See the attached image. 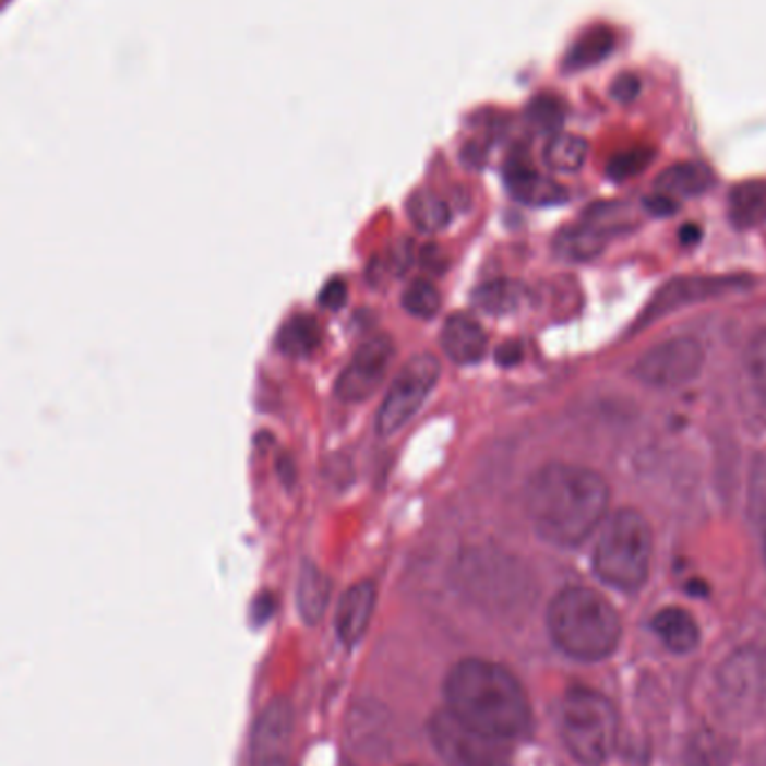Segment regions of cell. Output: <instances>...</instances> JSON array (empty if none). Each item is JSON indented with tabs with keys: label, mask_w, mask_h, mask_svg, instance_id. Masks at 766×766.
<instances>
[{
	"label": "cell",
	"mask_w": 766,
	"mask_h": 766,
	"mask_svg": "<svg viewBox=\"0 0 766 766\" xmlns=\"http://www.w3.org/2000/svg\"><path fill=\"white\" fill-rule=\"evenodd\" d=\"M446 710L468 729L514 742L531 731V706L520 681L504 666L464 659L446 677Z\"/></svg>",
	"instance_id": "obj_2"
},
{
	"label": "cell",
	"mask_w": 766,
	"mask_h": 766,
	"mask_svg": "<svg viewBox=\"0 0 766 766\" xmlns=\"http://www.w3.org/2000/svg\"><path fill=\"white\" fill-rule=\"evenodd\" d=\"M653 157H655V151L648 146H636V148L623 151L610 159L608 176L617 182L630 180V178L642 173V170H646L650 166Z\"/></svg>",
	"instance_id": "obj_25"
},
{
	"label": "cell",
	"mask_w": 766,
	"mask_h": 766,
	"mask_svg": "<svg viewBox=\"0 0 766 766\" xmlns=\"http://www.w3.org/2000/svg\"><path fill=\"white\" fill-rule=\"evenodd\" d=\"M442 350L457 366L478 363L487 355V334L471 316H448L442 327Z\"/></svg>",
	"instance_id": "obj_12"
},
{
	"label": "cell",
	"mask_w": 766,
	"mask_h": 766,
	"mask_svg": "<svg viewBox=\"0 0 766 766\" xmlns=\"http://www.w3.org/2000/svg\"><path fill=\"white\" fill-rule=\"evenodd\" d=\"M523 301V289L518 283L493 280L474 291V303L487 314L502 316L516 312Z\"/></svg>",
	"instance_id": "obj_23"
},
{
	"label": "cell",
	"mask_w": 766,
	"mask_h": 766,
	"mask_svg": "<svg viewBox=\"0 0 766 766\" xmlns=\"http://www.w3.org/2000/svg\"><path fill=\"white\" fill-rule=\"evenodd\" d=\"M291 744V708L274 699L261 715L253 735V766H287Z\"/></svg>",
	"instance_id": "obj_10"
},
{
	"label": "cell",
	"mask_w": 766,
	"mask_h": 766,
	"mask_svg": "<svg viewBox=\"0 0 766 766\" xmlns=\"http://www.w3.org/2000/svg\"><path fill=\"white\" fill-rule=\"evenodd\" d=\"M638 95H642V79L634 72H621L610 85V97L623 106L632 104Z\"/></svg>",
	"instance_id": "obj_28"
},
{
	"label": "cell",
	"mask_w": 766,
	"mask_h": 766,
	"mask_svg": "<svg viewBox=\"0 0 766 766\" xmlns=\"http://www.w3.org/2000/svg\"><path fill=\"white\" fill-rule=\"evenodd\" d=\"M506 187L514 193V198L527 204H553L565 195L556 182L540 178L525 161H511L506 166Z\"/></svg>",
	"instance_id": "obj_14"
},
{
	"label": "cell",
	"mask_w": 766,
	"mask_h": 766,
	"mask_svg": "<svg viewBox=\"0 0 766 766\" xmlns=\"http://www.w3.org/2000/svg\"><path fill=\"white\" fill-rule=\"evenodd\" d=\"M606 227L596 223L594 218L585 220L583 225H576L574 229H567L559 236V251L567 259L574 261H587L591 255L599 253L606 244Z\"/></svg>",
	"instance_id": "obj_19"
},
{
	"label": "cell",
	"mask_w": 766,
	"mask_h": 766,
	"mask_svg": "<svg viewBox=\"0 0 766 766\" xmlns=\"http://www.w3.org/2000/svg\"><path fill=\"white\" fill-rule=\"evenodd\" d=\"M395 359V344L388 334H374L355 352L336 379V397L346 404L370 399L388 374Z\"/></svg>",
	"instance_id": "obj_8"
},
{
	"label": "cell",
	"mask_w": 766,
	"mask_h": 766,
	"mask_svg": "<svg viewBox=\"0 0 766 766\" xmlns=\"http://www.w3.org/2000/svg\"><path fill=\"white\" fill-rule=\"evenodd\" d=\"M655 634L672 653H691L699 644V625L691 612L681 608H666L653 619Z\"/></svg>",
	"instance_id": "obj_13"
},
{
	"label": "cell",
	"mask_w": 766,
	"mask_h": 766,
	"mask_svg": "<svg viewBox=\"0 0 766 766\" xmlns=\"http://www.w3.org/2000/svg\"><path fill=\"white\" fill-rule=\"evenodd\" d=\"M764 559H766V518H764Z\"/></svg>",
	"instance_id": "obj_31"
},
{
	"label": "cell",
	"mask_w": 766,
	"mask_h": 766,
	"mask_svg": "<svg viewBox=\"0 0 766 766\" xmlns=\"http://www.w3.org/2000/svg\"><path fill=\"white\" fill-rule=\"evenodd\" d=\"M587 151L589 146L583 137L559 133L547 142L542 155H544V164L551 170H559V173H576L587 159Z\"/></svg>",
	"instance_id": "obj_21"
},
{
	"label": "cell",
	"mask_w": 766,
	"mask_h": 766,
	"mask_svg": "<svg viewBox=\"0 0 766 766\" xmlns=\"http://www.w3.org/2000/svg\"><path fill=\"white\" fill-rule=\"evenodd\" d=\"M346 296H348V289H346V283L340 280V278H334L330 280L323 289H321V306L327 308V310H338L340 306L346 303Z\"/></svg>",
	"instance_id": "obj_29"
},
{
	"label": "cell",
	"mask_w": 766,
	"mask_h": 766,
	"mask_svg": "<svg viewBox=\"0 0 766 766\" xmlns=\"http://www.w3.org/2000/svg\"><path fill=\"white\" fill-rule=\"evenodd\" d=\"M710 184H713L710 168L699 164V161L674 164V166L666 168L657 180V189L666 198H670V195H684V198L699 195Z\"/></svg>",
	"instance_id": "obj_17"
},
{
	"label": "cell",
	"mask_w": 766,
	"mask_h": 766,
	"mask_svg": "<svg viewBox=\"0 0 766 766\" xmlns=\"http://www.w3.org/2000/svg\"><path fill=\"white\" fill-rule=\"evenodd\" d=\"M525 508L538 538L553 547L572 549L606 523L610 487L594 468L549 462L529 478Z\"/></svg>",
	"instance_id": "obj_1"
},
{
	"label": "cell",
	"mask_w": 766,
	"mask_h": 766,
	"mask_svg": "<svg viewBox=\"0 0 766 766\" xmlns=\"http://www.w3.org/2000/svg\"><path fill=\"white\" fill-rule=\"evenodd\" d=\"M408 218L421 234H435L451 220L448 204L431 191H417L408 200Z\"/></svg>",
	"instance_id": "obj_22"
},
{
	"label": "cell",
	"mask_w": 766,
	"mask_h": 766,
	"mask_svg": "<svg viewBox=\"0 0 766 766\" xmlns=\"http://www.w3.org/2000/svg\"><path fill=\"white\" fill-rule=\"evenodd\" d=\"M619 719L612 702L585 686H574L561 704V733L570 753L587 764H603L617 744Z\"/></svg>",
	"instance_id": "obj_5"
},
{
	"label": "cell",
	"mask_w": 766,
	"mask_h": 766,
	"mask_svg": "<svg viewBox=\"0 0 766 766\" xmlns=\"http://www.w3.org/2000/svg\"><path fill=\"white\" fill-rule=\"evenodd\" d=\"M529 117L542 128H559L565 119V108L553 95H540L531 101Z\"/></svg>",
	"instance_id": "obj_26"
},
{
	"label": "cell",
	"mask_w": 766,
	"mask_h": 766,
	"mask_svg": "<svg viewBox=\"0 0 766 766\" xmlns=\"http://www.w3.org/2000/svg\"><path fill=\"white\" fill-rule=\"evenodd\" d=\"M653 529L634 508H621L601 525L594 547V574L621 591L644 587L653 565Z\"/></svg>",
	"instance_id": "obj_4"
},
{
	"label": "cell",
	"mask_w": 766,
	"mask_h": 766,
	"mask_svg": "<svg viewBox=\"0 0 766 766\" xmlns=\"http://www.w3.org/2000/svg\"><path fill=\"white\" fill-rule=\"evenodd\" d=\"M547 627L556 648L578 661H601L621 642L619 612L603 594L589 587H567L553 596Z\"/></svg>",
	"instance_id": "obj_3"
},
{
	"label": "cell",
	"mask_w": 766,
	"mask_h": 766,
	"mask_svg": "<svg viewBox=\"0 0 766 766\" xmlns=\"http://www.w3.org/2000/svg\"><path fill=\"white\" fill-rule=\"evenodd\" d=\"M402 306L408 314L419 316V319H431L438 314V310L442 308V296L438 291V287L429 280H417L412 283L402 298Z\"/></svg>",
	"instance_id": "obj_24"
},
{
	"label": "cell",
	"mask_w": 766,
	"mask_h": 766,
	"mask_svg": "<svg viewBox=\"0 0 766 766\" xmlns=\"http://www.w3.org/2000/svg\"><path fill=\"white\" fill-rule=\"evenodd\" d=\"M729 213L738 227H757L766 223V182L746 180L729 195Z\"/></svg>",
	"instance_id": "obj_18"
},
{
	"label": "cell",
	"mask_w": 766,
	"mask_h": 766,
	"mask_svg": "<svg viewBox=\"0 0 766 766\" xmlns=\"http://www.w3.org/2000/svg\"><path fill=\"white\" fill-rule=\"evenodd\" d=\"M431 740L451 766H508L511 762L508 742L468 729L448 710L433 717Z\"/></svg>",
	"instance_id": "obj_7"
},
{
	"label": "cell",
	"mask_w": 766,
	"mask_h": 766,
	"mask_svg": "<svg viewBox=\"0 0 766 766\" xmlns=\"http://www.w3.org/2000/svg\"><path fill=\"white\" fill-rule=\"evenodd\" d=\"M617 46V36L610 27H591L583 36L574 40V46L567 50L563 68L570 72H578L606 61Z\"/></svg>",
	"instance_id": "obj_15"
},
{
	"label": "cell",
	"mask_w": 766,
	"mask_h": 766,
	"mask_svg": "<svg viewBox=\"0 0 766 766\" xmlns=\"http://www.w3.org/2000/svg\"><path fill=\"white\" fill-rule=\"evenodd\" d=\"M376 606V587L370 581L352 585L336 608V634L346 646H355L366 634Z\"/></svg>",
	"instance_id": "obj_11"
},
{
	"label": "cell",
	"mask_w": 766,
	"mask_h": 766,
	"mask_svg": "<svg viewBox=\"0 0 766 766\" xmlns=\"http://www.w3.org/2000/svg\"><path fill=\"white\" fill-rule=\"evenodd\" d=\"M704 363V350L695 338H670L638 359L634 372L655 388H677L693 381Z\"/></svg>",
	"instance_id": "obj_9"
},
{
	"label": "cell",
	"mask_w": 766,
	"mask_h": 766,
	"mask_svg": "<svg viewBox=\"0 0 766 766\" xmlns=\"http://www.w3.org/2000/svg\"><path fill=\"white\" fill-rule=\"evenodd\" d=\"M330 594H332V583L330 578L314 565V563H306L301 574H298V610H301V617L308 623H316L330 603Z\"/></svg>",
	"instance_id": "obj_16"
},
{
	"label": "cell",
	"mask_w": 766,
	"mask_h": 766,
	"mask_svg": "<svg viewBox=\"0 0 766 766\" xmlns=\"http://www.w3.org/2000/svg\"><path fill=\"white\" fill-rule=\"evenodd\" d=\"M440 374L442 366L433 355L423 352L410 357L399 370V374L393 379L386 397H383L376 410V433L381 438H388L402 431L435 391Z\"/></svg>",
	"instance_id": "obj_6"
},
{
	"label": "cell",
	"mask_w": 766,
	"mask_h": 766,
	"mask_svg": "<svg viewBox=\"0 0 766 766\" xmlns=\"http://www.w3.org/2000/svg\"><path fill=\"white\" fill-rule=\"evenodd\" d=\"M495 359L500 366H516L523 359V350L518 344H504L500 346Z\"/></svg>",
	"instance_id": "obj_30"
},
{
	"label": "cell",
	"mask_w": 766,
	"mask_h": 766,
	"mask_svg": "<svg viewBox=\"0 0 766 766\" xmlns=\"http://www.w3.org/2000/svg\"><path fill=\"white\" fill-rule=\"evenodd\" d=\"M321 344V330L316 319L308 314L291 316L280 334H278V348L289 357H310Z\"/></svg>",
	"instance_id": "obj_20"
},
{
	"label": "cell",
	"mask_w": 766,
	"mask_h": 766,
	"mask_svg": "<svg viewBox=\"0 0 766 766\" xmlns=\"http://www.w3.org/2000/svg\"><path fill=\"white\" fill-rule=\"evenodd\" d=\"M746 366L757 391L766 397V330L755 334L746 352Z\"/></svg>",
	"instance_id": "obj_27"
}]
</instances>
